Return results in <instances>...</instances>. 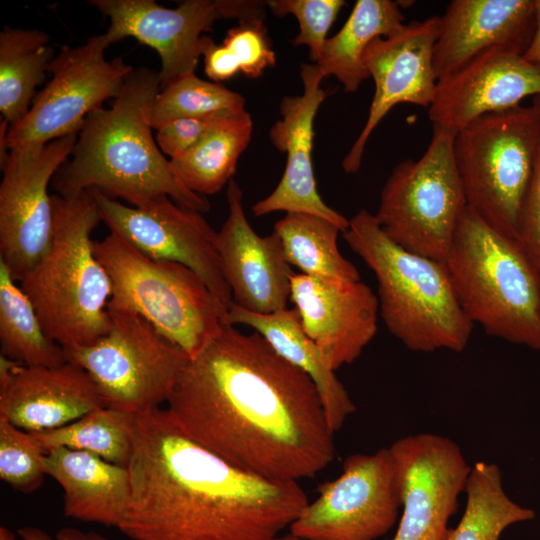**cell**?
<instances>
[{
	"label": "cell",
	"instance_id": "1",
	"mask_svg": "<svg viewBox=\"0 0 540 540\" xmlns=\"http://www.w3.org/2000/svg\"><path fill=\"white\" fill-rule=\"evenodd\" d=\"M167 405L194 441L270 480L313 478L335 458L315 384L255 331L224 323L189 357Z\"/></svg>",
	"mask_w": 540,
	"mask_h": 540
},
{
	"label": "cell",
	"instance_id": "2",
	"mask_svg": "<svg viewBox=\"0 0 540 540\" xmlns=\"http://www.w3.org/2000/svg\"><path fill=\"white\" fill-rule=\"evenodd\" d=\"M132 540H275L308 498L298 482L244 470L194 441L167 409L138 413L127 466Z\"/></svg>",
	"mask_w": 540,
	"mask_h": 540
},
{
	"label": "cell",
	"instance_id": "3",
	"mask_svg": "<svg viewBox=\"0 0 540 540\" xmlns=\"http://www.w3.org/2000/svg\"><path fill=\"white\" fill-rule=\"evenodd\" d=\"M160 85L159 72L133 69L110 108L88 115L71 158L53 178L59 195L95 188L134 207L166 195L200 213L210 209L205 197L181 182L153 138L149 116Z\"/></svg>",
	"mask_w": 540,
	"mask_h": 540
},
{
	"label": "cell",
	"instance_id": "4",
	"mask_svg": "<svg viewBox=\"0 0 540 540\" xmlns=\"http://www.w3.org/2000/svg\"><path fill=\"white\" fill-rule=\"evenodd\" d=\"M51 198L53 238L20 287L53 341L63 348L88 346L110 327L112 281L97 259L91 239L101 219L88 190Z\"/></svg>",
	"mask_w": 540,
	"mask_h": 540
},
{
	"label": "cell",
	"instance_id": "5",
	"mask_svg": "<svg viewBox=\"0 0 540 540\" xmlns=\"http://www.w3.org/2000/svg\"><path fill=\"white\" fill-rule=\"evenodd\" d=\"M343 237L374 273L379 313L394 337L415 352L465 349L473 323L456 298L443 261L394 243L366 209L349 219Z\"/></svg>",
	"mask_w": 540,
	"mask_h": 540
},
{
	"label": "cell",
	"instance_id": "6",
	"mask_svg": "<svg viewBox=\"0 0 540 540\" xmlns=\"http://www.w3.org/2000/svg\"><path fill=\"white\" fill-rule=\"evenodd\" d=\"M443 262L473 325L540 351V271L520 241L495 230L467 206Z\"/></svg>",
	"mask_w": 540,
	"mask_h": 540
},
{
	"label": "cell",
	"instance_id": "7",
	"mask_svg": "<svg viewBox=\"0 0 540 540\" xmlns=\"http://www.w3.org/2000/svg\"><path fill=\"white\" fill-rule=\"evenodd\" d=\"M94 252L112 281L108 308L139 314L189 357L225 323L228 308L187 266L152 259L111 232Z\"/></svg>",
	"mask_w": 540,
	"mask_h": 540
},
{
	"label": "cell",
	"instance_id": "8",
	"mask_svg": "<svg viewBox=\"0 0 540 540\" xmlns=\"http://www.w3.org/2000/svg\"><path fill=\"white\" fill-rule=\"evenodd\" d=\"M539 149L540 111L533 104L486 114L454 138L467 206L495 230L518 241Z\"/></svg>",
	"mask_w": 540,
	"mask_h": 540
},
{
	"label": "cell",
	"instance_id": "9",
	"mask_svg": "<svg viewBox=\"0 0 540 540\" xmlns=\"http://www.w3.org/2000/svg\"><path fill=\"white\" fill-rule=\"evenodd\" d=\"M455 134L433 127L425 152L397 164L380 193L375 218L400 247L444 261L467 202L454 157Z\"/></svg>",
	"mask_w": 540,
	"mask_h": 540
},
{
	"label": "cell",
	"instance_id": "10",
	"mask_svg": "<svg viewBox=\"0 0 540 540\" xmlns=\"http://www.w3.org/2000/svg\"><path fill=\"white\" fill-rule=\"evenodd\" d=\"M107 333L88 346L63 348L82 367L107 407L142 413L168 401L189 356L139 314L108 308Z\"/></svg>",
	"mask_w": 540,
	"mask_h": 540
},
{
	"label": "cell",
	"instance_id": "11",
	"mask_svg": "<svg viewBox=\"0 0 540 540\" xmlns=\"http://www.w3.org/2000/svg\"><path fill=\"white\" fill-rule=\"evenodd\" d=\"M109 45L102 34L77 47H61L48 67L51 79L35 96L27 115L9 128V151L78 134L90 113L119 95L134 68L122 57L106 60Z\"/></svg>",
	"mask_w": 540,
	"mask_h": 540
},
{
	"label": "cell",
	"instance_id": "12",
	"mask_svg": "<svg viewBox=\"0 0 540 540\" xmlns=\"http://www.w3.org/2000/svg\"><path fill=\"white\" fill-rule=\"evenodd\" d=\"M289 529L303 540H376L395 524L401 498L388 448L348 456Z\"/></svg>",
	"mask_w": 540,
	"mask_h": 540
},
{
	"label": "cell",
	"instance_id": "13",
	"mask_svg": "<svg viewBox=\"0 0 540 540\" xmlns=\"http://www.w3.org/2000/svg\"><path fill=\"white\" fill-rule=\"evenodd\" d=\"M77 137L11 149L1 167L0 261L15 281L25 277L51 243L54 210L48 184L68 160Z\"/></svg>",
	"mask_w": 540,
	"mask_h": 540
},
{
	"label": "cell",
	"instance_id": "14",
	"mask_svg": "<svg viewBox=\"0 0 540 540\" xmlns=\"http://www.w3.org/2000/svg\"><path fill=\"white\" fill-rule=\"evenodd\" d=\"M88 191L111 233L152 259L177 262L192 269L229 308L233 299L221 267L217 232L200 212L174 204L166 195L134 207L98 189Z\"/></svg>",
	"mask_w": 540,
	"mask_h": 540
},
{
	"label": "cell",
	"instance_id": "15",
	"mask_svg": "<svg viewBox=\"0 0 540 540\" xmlns=\"http://www.w3.org/2000/svg\"><path fill=\"white\" fill-rule=\"evenodd\" d=\"M388 449L403 507L391 540H445L471 471L461 448L424 432L397 439Z\"/></svg>",
	"mask_w": 540,
	"mask_h": 540
},
{
	"label": "cell",
	"instance_id": "16",
	"mask_svg": "<svg viewBox=\"0 0 540 540\" xmlns=\"http://www.w3.org/2000/svg\"><path fill=\"white\" fill-rule=\"evenodd\" d=\"M440 31V17L411 21L389 37H377L366 48L363 64L375 84L367 120L342 160L347 174L360 170L367 142L378 124L397 104L431 105L437 78L433 50Z\"/></svg>",
	"mask_w": 540,
	"mask_h": 540
},
{
	"label": "cell",
	"instance_id": "17",
	"mask_svg": "<svg viewBox=\"0 0 540 540\" xmlns=\"http://www.w3.org/2000/svg\"><path fill=\"white\" fill-rule=\"evenodd\" d=\"M540 96V64L495 47L437 82L428 108L433 127L456 134L480 117L506 111Z\"/></svg>",
	"mask_w": 540,
	"mask_h": 540
},
{
	"label": "cell",
	"instance_id": "18",
	"mask_svg": "<svg viewBox=\"0 0 540 540\" xmlns=\"http://www.w3.org/2000/svg\"><path fill=\"white\" fill-rule=\"evenodd\" d=\"M290 301L303 330L334 371L353 363L377 333L378 297L361 280L293 272Z\"/></svg>",
	"mask_w": 540,
	"mask_h": 540
},
{
	"label": "cell",
	"instance_id": "19",
	"mask_svg": "<svg viewBox=\"0 0 540 540\" xmlns=\"http://www.w3.org/2000/svg\"><path fill=\"white\" fill-rule=\"evenodd\" d=\"M110 19L109 44L134 37L161 58L160 89L173 80L195 73L201 57L202 33L224 19L218 0H186L165 8L154 0H89Z\"/></svg>",
	"mask_w": 540,
	"mask_h": 540
},
{
	"label": "cell",
	"instance_id": "20",
	"mask_svg": "<svg viewBox=\"0 0 540 540\" xmlns=\"http://www.w3.org/2000/svg\"><path fill=\"white\" fill-rule=\"evenodd\" d=\"M300 77L302 94L282 99L279 107L281 119L269 130L274 147L286 154L283 175L275 189L256 202L251 210L255 216L276 211L313 214L331 221L344 233L349 219L322 200L312 165L314 119L326 98V91L321 88L325 76L317 64L303 63Z\"/></svg>",
	"mask_w": 540,
	"mask_h": 540
},
{
	"label": "cell",
	"instance_id": "21",
	"mask_svg": "<svg viewBox=\"0 0 540 540\" xmlns=\"http://www.w3.org/2000/svg\"><path fill=\"white\" fill-rule=\"evenodd\" d=\"M228 216L219 232L216 245L224 278L233 303L259 314L287 308L290 278L282 243L273 231L258 235L249 224L242 205V191L232 179L227 184Z\"/></svg>",
	"mask_w": 540,
	"mask_h": 540
},
{
	"label": "cell",
	"instance_id": "22",
	"mask_svg": "<svg viewBox=\"0 0 540 540\" xmlns=\"http://www.w3.org/2000/svg\"><path fill=\"white\" fill-rule=\"evenodd\" d=\"M107 407L96 384L80 366H26L0 356V418L27 432L67 425Z\"/></svg>",
	"mask_w": 540,
	"mask_h": 540
},
{
	"label": "cell",
	"instance_id": "23",
	"mask_svg": "<svg viewBox=\"0 0 540 540\" xmlns=\"http://www.w3.org/2000/svg\"><path fill=\"white\" fill-rule=\"evenodd\" d=\"M535 24V0H452L440 17L433 50L437 80L495 47L523 55Z\"/></svg>",
	"mask_w": 540,
	"mask_h": 540
},
{
	"label": "cell",
	"instance_id": "24",
	"mask_svg": "<svg viewBox=\"0 0 540 540\" xmlns=\"http://www.w3.org/2000/svg\"><path fill=\"white\" fill-rule=\"evenodd\" d=\"M44 468L64 490L66 517L119 528L130 503L127 467L87 451L55 447L45 453Z\"/></svg>",
	"mask_w": 540,
	"mask_h": 540
},
{
	"label": "cell",
	"instance_id": "25",
	"mask_svg": "<svg viewBox=\"0 0 540 540\" xmlns=\"http://www.w3.org/2000/svg\"><path fill=\"white\" fill-rule=\"evenodd\" d=\"M225 323L242 324L259 333L287 362L306 373L315 384L335 433L341 429L356 406L335 371L327 364L317 345L303 330L298 310L285 308L270 314L247 311L232 302Z\"/></svg>",
	"mask_w": 540,
	"mask_h": 540
},
{
	"label": "cell",
	"instance_id": "26",
	"mask_svg": "<svg viewBox=\"0 0 540 540\" xmlns=\"http://www.w3.org/2000/svg\"><path fill=\"white\" fill-rule=\"evenodd\" d=\"M404 21L399 2L358 0L342 28L327 38L316 64L325 77L334 76L346 93H354L370 77L363 64L368 45L399 32Z\"/></svg>",
	"mask_w": 540,
	"mask_h": 540
},
{
	"label": "cell",
	"instance_id": "27",
	"mask_svg": "<svg viewBox=\"0 0 540 540\" xmlns=\"http://www.w3.org/2000/svg\"><path fill=\"white\" fill-rule=\"evenodd\" d=\"M50 36L37 29L5 27L0 33V112L10 127L29 112L55 57Z\"/></svg>",
	"mask_w": 540,
	"mask_h": 540
},
{
	"label": "cell",
	"instance_id": "28",
	"mask_svg": "<svg viewBox=\"0 0 540 540\" xmlns=\"http://www.w3.org/2000/svg\"><path fill=\"white\" fill-rule=\"evenodd\" d=\"M252 131L253 121L247 111L223 118L193 147L170 159L171 165L192 192L215 194L232 180Z\"/></svg>",
	"mask_w": 540,
	"mask_h": 540
},
{
	"label": "cell",
	"instance_id": "29",
	"mask_svg": "<svg viewBox=\"0 0 540 540\" xmlns=\"http://www.w3.org/2000/svg\"><path fill=\"white\" fill-rule=\"evenodd\" d=\"M290 266L311 276L359 281L358 269L338 249L340 228L308 213L289 212L274 224Z\"/></svg>",
	"mask_w": 540,
	"mask_h": 540
},
{
	"label": "cell",
	"instance_id": "30",
	"mask_svg": "<svg viewBox=\"0 0 540 540\" xmlns=\"http://www.w3.org/2000/svg\"><path fill=\"white\" fill-rule=\"evenodd\" d=\"M465 493V511L445 540H499L508 526L536 516L533 509L519 505L507 495L495 463L478 461L471 466Z\"/></svg>",
	"mask_w": 540,
	"mask_h": 540
},
{
	"label": "cell",
	"instance_id": "31",
	"mask_svg": "<svg viewBox=\"0 0 540 540\" xmlns=\"http://www.w3.org/2000/svg\"><path fill=\"white\" fill-rule=\"evenodd\" d=\"M15 282L0 261L1 355L26 366L66 363L63 347L46 334L32 302Z\"/></svg>",
	"mask_w": 540,
	"mask_h": 540
},
{
	"label": "cell",
	"instance_id": "32",
	"mask_svg": "<svg viewBox=\"0 0 540 540\" xmlns=\"http://www.w3.org/2000/svg\"><path fill=\"white\" fill-rule=\"evenodd\" d=\"M136 416L135 413L102 407L67 425L29 433L45 452L55 447H67L127 467L133 451Z\"/></svg>",
	"mask_w": 540,
	"mask_h": 540
},
{
	"label": "cell",
	"instance_id": "33",
	"mask_svg": "<svg viewBox=\"0 0 540 540\" xmlns=\"http://www.w3.org/2000/svg\"><path fill=\"white\" fill-rule=\"evenodd\" d=\"M246 111L245 98L221 83L191 73L170 82L156 95L150 110L155 130L183 118H222Z\"/></svg>",
	"mask_w": 540,
	"mask_h": 540
},
{
	"label": "cell",
	"instance_id": "34",
	"mask_svg": "<svg viewBox=\"0 0 540 540\" xmlns=\"http://www.w3.org/2000/svg\"><path fill=\"white\" fill-rule=\"evenodd\" d=\"M45 451L31 434L0 418V478L13 489L30 494L44 482Z\"/></svg>",
	"mask_w": 540,
	"mask_h": 540
},
{
	"label": "cell",
	"instance_id": "35",
	"mask_svg": "<svg viewBox=\"0 0 540 540\" xmlns=\"http://www.w3.org/2000/svg\"><path fill=\"white\" fill-rule=\"evenodd\" d=\"M266 5L278 17L293 15L299 24V33L292 45H304L309 49L311 61L316 64L322 54L327 34L339 11L345 5L343 0H269Z\"/></svg>",
	"mask_w": 540,
	"mask_h": 540
},
{
	"label": "cell",
	"instance_id": "36",
	"mask_svg": "<svg viewBox=\"0 0 540 540\" xmlns=\"http://www.w3.org/2000/svg\"><path fill=\"white\" fill-rule=\"evenodd\" d=\"M222 45L231 61L249 78L262 76L264 70L276 64V55L264 25V19L238 22L229 29Z\"/></svg>",
	"mask_w": 540,
	"mask_h": 540
},
{
	"label": "cell",
	"instance_id": "37",
	"mask_svg": "<svg viewBox=\"0 0 540 540\" xmlns=\"http://www.w3.org/2000/svg\"><path fill=\"white\" fill-rule=\"evenodd\" d=\"M223 118L226 117L174 120L156 130V143L162 153L175 158L193 147Z\"/></svg>",
	"mask_w": 540,
	"mask_h": 540
},
{
	"label": "cell",
	"instance_id": "38",
	"mask_svg": "<svg viewBox=\"0 0 540 540\" xmlns=\"http://www.w3.org/2000/svg\"><path fill=\"white\" fill-rule=\"evenodd\" d=\"M520 241L527 256L540 271V149L523 207Z\"/></svg>",
	"mask_w": 540,
	"mask_h": 540
},
{
	"label": "cell",
	"instance_id": "39",
	"mask_svg": "<svg viewBox=\"0 0 540 540\" xmlns=\"http://www.w3.org/2000/svg\"><path fill=\"white\" fill-rule=\"evenodd\" d=\"M201 56L204 58V72L213 82L229 80L238 73L224 46L208 36L201 38Z\"/></svg>",
	"mask_w": 540,
	"mask_h": 540
},
{
	"label": "cell",
	"instance_id": "40",
	"mask_svg": "<svg viewBox=\"0 0 540 540\" xmlns=\"http://www.w3.org/2000/svg\"><path fill=\"white\" fill-rule=\"evenodd\" d=\"M22 540H52V538L42 529L33 526H24L17 530ZM57 540H109L103 535L88 531L84 532L72 527L61 528L56 533Z\"/></svg>",
	"mask_w": 540,
	"mask_h": 540
},
{
	"label": "cell",
	"instance_id": "41",
	"mask_svg": "<svg viewBox=\"0 0 540 540\" xmlns=\"http://www.w3.org/2000/svg\"><path fill=\"white\" fill-rule=\"evenodd\" d=\"M536 24L532 40L523 54L524 58L530 62L540 64V0H535Z\"/></svg>",
	"mask_w": 540,
	"mask_h": 540
},
{
	"label": "cell",
	"instance_id": "42",
	"mask_svg": "<svg viewBox=\"0 0 540 540\" xmlns=\"http://www.w3.org/2000/svg\"><path fill=\"white\" fill-rule=\"evenodd\" d=\"M0 540H17L16 535L5 526L0 527Z\"/></svg>",
	"mask_w": 540,
	"mask_h": 540
},
{
	"label": "cell",
	"instance_id": "43",
	"mask_svg": "<svg viewBox=\"0 0 540 540\" xmlns=\"http://www.w3.org/2000/svg\"><path fill=\"white\" fill-rule=\"evenodd\" d=\"M275 540H303V539H300V538L292 535L291 533H289L287 535L278 536Z\"/></svg>",
	"mask_w": 540,
	"mask_h": 540
},
{
	"label": "cell",
	"instance_id": "44",
	"mask_svg": "<svg viewBox=\"0 0 540 540\" xmlns=\"http://www.w3.org/2000/svg\"><path fill=\"white\" fill-rule=\"evenodd\" d=\"M532 104L535 105L540 111V96H536Z\"/></svg>",
	"mask_w": 540,
	"mask_h": 540
}]
</instances>
